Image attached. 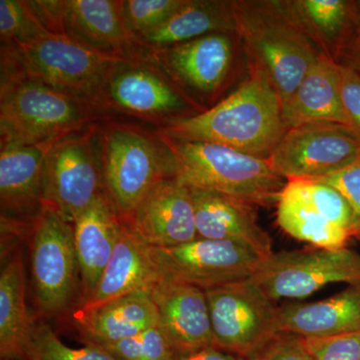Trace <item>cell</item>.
<instances>
[{
  "instance_id": "obj_5",
  "label": "cell",
  "mask_w": 360,
  "mask_h": 360,
  "mask_svg": "<svg viewBox=\"0 0 360 360\" xmlns=\"http://www.w3.org/2000/svg\"><path fill=\"white\" fill-rule=\"evenodd\" d=\"M2 79L1 143L58 141L84 124L86 113L77 97L16 75Z\"/></svg>"
},
{
  "instance_id": "obj_32",
  "label": "cell",
  "mask_w": 360,
  "mask_h": 360,
  "mask_svg": "<svg viewBox=\"0 0 360 360\" xmlns=\"http://www.w3.org/2000/svg\"><path fill=\"white\" fill-rule=\"evenodd\" d=\"M184 4V0H129L122 1L125 25L132 37L160 27Z\"/></svg>"
},
{
  "instance_id": "obj_30",
  "label": "cell",
  "mask_w": 360,
  "mask_h": 360,
  "mask_svg": "<svg viewBox=\"0 0 360 360\" xmlns=\"http://www.w3.org/2000/svg\"><path fill=\"white\" fill-rule=\"evenodd\" d=\"M51 33L32 1L0 0V35L6 45L26 44Z\"/></svg>"
},
{
  "instance_id": "obj_15",
  "label": "cell",
  "mask_w": 360,
  "mask_h": 360,
  "mask_svg": "<svg viewBox=\"0 0 360 360\" xmlns=\"http://www.w3.org/2000/svg\"><path fill=\"white\" fill-rule=\"evenodd\" d=\"M238 44L236 33H212L168 47L165 60L179 82L201 96L212 97L236 70Z\"/></svg>"
},
{
  "instance_id": "obj_24",
  "label": "cell",
  "mask_w": 360,
  "mask_h": 360,
  "mask_svg": "<svg viewBox=\"0 0 360 360\" xmlns=\"http://www.w3.org/2000/svg\"><path fill=\"white\" fill-rule=\"evenodd\" d=\"M60 26L78 44L110 53L132 37L123 20L122 1H60Z\"/></svg>"
},
{
  "instance_id": "obj_8",
  "label": "cell",
  "mask_w": 360,
  "mask_h": 360,
  "mask_svg": "<svg viewBox=\"0 0 360 360\" xmlns=\"http://www.w3.org/2000/svg\"><path fill=\"white\" fill-rule=\"evenodd\" d=\"M270 300H302L335 283H360V253L340 250L272 252L251 277Z\"/></svg>"
},
{
  "instance_id": "obj_13",
  "label": "cell",
  "mask_w": 360,
  "mask_h": 360,
  "mask_svg": "<svg viewBox=\"0 0 360 360\" xmlns=\"http://www.w3.org/2000/svg\"><path fill=\"white\" fill-rule=\"evenodd\" d=\"M124 224L151 248H174L198 238L191 188L175 177L156 184Z\"/></svg>"
},
{
  "instance_id": "obj_9",
  "label": "cell",
  "mask_w": 360,
  "mask_h": 360,
  "mask_svg": "<svg viewBox=\"0 0 360 360\" xmlns=\"http://www.w3.org/2000/svg\"><path fill=\"white\" fill-rule=\"evenodd\" d=\"M214 345L245 360L278 333L274 302L252 279L206 290Z\"/></svg>"
},
{
  "instance_id": "obj_35",
  "label": "cell",
  "mask_w": 360,
  "mask_h": 360,
  "mask_svg": "<svg viewBox=\"0 0 360 360\" xmlns=\"http://www.w3.org/2000/svg\"><path fill=\"white\" fill-rule=\"evenodd\" d=\"M340 92L347 129L360 142V73L341 63Z\"/></svg>"
},
{
  "instance_id": "obj_25",
  "label": "cell",
  "mask_w": 360,
  "mask_h": 360,
  "mask_svg": "<svg viewBox=\"0 0 360 360\" xmlns=\"http://www.w3.org/2000/svg\"><path fill=\"white\" fill-rule=\"evenodd\" d=\"M108 80L110 103L123 111L139 115L181 112L188 104L162 77L144 68L113 71Z\"/></svg>"
},
{
  "instance_id": "obj_14",
  "label": "cell",
  "mask_w": 360,
  "mask_h": 360,
  "mask_svg": "<svg viewBox=\"0 0 360 360\" xmlns=\"http://www.w3.org/2000/svg\"><path fill=\"white\" fill-rule=\"evenodd\" d=\"M149 292L160 328L179 357L215 347L205 290L162 276Z\"/></svg>"
},
{
  "instance_id": "obj_36",
  "label": "cell",
  "mask_w": 360,
  "mask_h": 360,
  "mask_svg": "<svg viewBox=\"0 0 360 360\" xmlns=\"http://www.w3.org/2000/svg\"><path fill=\"white\" fill-rule=\"evenodd\" d=\"M246 360H312L304 338L278 333Z\"/></svg>"
},
{
  "instance_id": "obj_17",
  "label": "cell",
  "mask_w": 360,
  "mask_h": 360,
  "mask_svg": "<svg viewBox=\"0 0 360 360\" xmlns=\"http://www.w3.org/2000/svg\"><path fill=\"white\" fill-rule=\"evenodd\" d=\"M162 278L150 246L122 222L120 238L112 257L91 296L80 305V311H89L122 296L139 291H150Z\"/></svg>"
},
{
  "instance_id": "obj_11",
  "label": "cell",
  "mask_w": 360,
  "mask_h": 360,
  "mask_svg": "<svg viewBox=\"0 0 360 360\" xmlns=\"http://www.w3.org/2000/svg\"><path fill=\"white\" fill-rule=\"evenodd\" d=\"M359 155L360 142L345 125L309 122L288 129L269 161L274 172L288 181L326 176Z\"/></svg>"
},
{
  "instance_id": "obj_6",
  "label": "cell",
  "mask_w": 360,
  "mask_h": 360,
  "mask_svg": "<svg viewBox=\"0 0 360 360\" xmlns=\"http://www.w3.org/2000/svg\"><path fill=\"white\" fill-rule=\"evenodd\" d=\"M103 175L108 198L127 222L156 184L174 177V161L146 135L116 127L104 139Z\"/></svg>"
},
{
  "instance_id": "obj_12",
  "label": "cell",
  "mask_w": 360,
  "mask_h": 360,
  "mask_svg": "<svg viewBox=\"0 0 360 360\" xmlns=\"http://www.w3.org/2000/svg\"><path fill=\"white\" fill-rule=\"evenodd\" d=\"M103 186L89 134L56 142L46 160L42 205L72 224L103 195Z\"/></svg>"
},
{
  "instance_id": "obj_21",
  "label": "cell",
  "mask_w": 360,
  "mask_h": 360,
  "mask_svg": "<svg viewBox=\"0 0 360 360\" xmlns=\"http://www.w3.org/2000/svg\"><path fill=\"white\" fill-rule=\"evenodd\" d=\"M293 13L322 54L340 63L360 34V0H288Z\"/></svg>"
},
{
  "instance_id": "obj_37",
  "label": "cell",
  "mask_w": 360,
  "mask_h": 360,
  "mask_svg": "<svg viewBox=\"0 0 360 360\" xmlns=\"http://www.w3.org/2000/svg\"><path fill=\"white\" fill-rule=\"evenodd\" d=\"M179 360H245L231 352H224L217 347L205 348L194 354L179 357Z\"/></svg>"
},
{
  "instance_id": "obj_22",
  "label": "cell",
  "mask_w": 360,
  "mask_h": 360,
  "mask_svg": "<svg viewBox=\"0 0 360 360\" xmlns=\"http://www.w3.org/2000/svg\"><path fill=\"white\" fill-rule=\"evenodd\" d=\"M288 129L309 122H333L347 127L340 92V63L321 54L283 105Z\"/></svg>"
},
{
  "instance_id": "obj_34",
  "label": "cell",
  "mask_w": 360,
  "mask_h": 360,
  "mask_svg": "<svg viewBox=\"0 0 360 360\" xmlns=\"http://www.w3.org/2000/svg\"><path fill=\"white\" fill-rule=\"evenodd\" d=\"M314 179L335 187L345 196L354 214V238L360 240V155L338 172Z\"/></svg>"
},
{
  "instance_id": "obj_26",
  "label": "cell",
  "mask_w": 360,
  "mask_h": 360,
  "mask_svg": "<svg viewBox=\"0 0 360 360\" xmlns=\"http://www.w3.org/2000/svg\"><path fill=\"white\" fill-rule=\"evenodd\" d=\"M236 32L233 1L184 0L160 27L137 37L149 46L168 49L212 33Z\"/></svg>"
},
{
  "instance_id": "obj_28",
  "label": "cell",
  "mask_w": 360,
  "mask_h": 360,
  "mask_svg": "<svg viewBox=\"0 0 360 360\" xmlns=\"http://www.w3.org/2000/svg\"><path fill=\"white\" fill-rule=\"evenodd\" d=\"M276 221L291 238L316 248H347L352 233L333 224L310 202L296 180H288L276 202Z\"/></svg>"
},
{
  "instance_id": "obj_7",
  "label": "cell",
  "mask_w": 360,
  "mask_h": 360,
  "mask_svg": "<svg viewBox=\"0 0 360 360\" xmlns=\"http://www.w3.org/2000/svg\"><path fill=\"white\" fill-rule=\"evenodd\" d=\"M35 300L40 311H66L82 290L72 224L53 207L42 205L30 245Z\"/></svg>"
},
{
  "instance_id": "obj_10",
  "label": "cell",
  "mask_w": 360,
  "mask_h": 360,
  "mask_svg": "<svg viewBox=\"0 0 360 360\" xmlns=\"http://www.w3.org/2000/svg\"><path fill=\"white\" fill-rule=\"evenodd\" d=\"M151 251L163 277L205 291L251 278L264 259L243 243L200 238L174 248H151Z\"/></svg>"
},
{
  "instance_id": "obj_33",
  "label": "cell",
  "mask_w": 360,
  "mask_h": 360,
  "mask_svg": "<svg viewBox=\"0 0 360 360\" xmlns=\"http://www.w3.org/2000/svg\"><path fill=\"white\" fill-rule=\"evenodd\" d=\"M304 340L312 360H360V331Z\"/></svg>"
},
{
  "instance_id": "obj_3",
  "label": "cell",
  "mask_w": 360,
  "mask_h": 360,
  "mask_svg": "<svg viewBox=\"0 0 360 360\" xmlns=\"http://www.w3.org/2000/svg\"><path fill=\"white\" fill-rule=\"evenodd\" d=\"M174 161V177L191 188L206 189L252 205L276 203L286 180L269 160L210 142L162 137Z\"/></svg>"
},
{
  "instance_id": "obj_20",
  "label": "cell",
  "mask_w": 360,
  "mask_h": 360,
  "mask_svg": "<svg viewBox=\"0 0 360 360\" xmlns=\"http://www.w3.org/2000/svg\"><path fill=\"white\" fill-rule=\"evenodd\" d=\"M75 324L85 345H110L160 326L149 291L116 298L89 311L78 310Z\"/></svg>"
},
{
  "instance_id": "obj_4",
  "label": "cell",
  "mask_w": 360,
  "mask_h": 360,
  "mask_svg": "<svg viewBox=\"0 0 360 360\" xmlns=\"http://www.w3.org/2000/svg\"><path fill=\"white\" fill-rule=\"evenodd\" d=\"M7 46L9 75L41 82L75 97L96 91L111 70L125 61L117 54L90 49L60 33Z\"/></svg>"
},
{
  "instance_id": "obj_18",
  "label": "cell",
  "mask_w": 360,
  "mask_h": 360,
  "mask_svg": "<svg viewBox=\"0 0 360 360\" xmlns=\"http://www.w3.org/2000/svg\"><path fill=\"white\" fill-rule=\"evenodd\" d=\"M277 330L304 340L360 331V283L314 302H290L277 307Z\"/></svg>"
},
{
  "instance_id": "obj_23",
  "label": "cell",
  "mask_w": 360,
  "mask_h": 360,
  "mask_svg": "<svg viewBox=\"0 0 360 360\" xmlns=\"http://www.w3.org/2000/svg\"><path fill=\"white\" fill-rule=\"evenodd\" d=\"M56 142L1 143L0 198L2 208L21 210L37 200L42 203L46 160Z\"/></svg>"
},
{
  "instance_id": "obj_39",
  "label": "cell",
  "mask_w": 360,
  "mask_h": 360,
  "mask_svg": "<svg viewBox=\"0 0 360 360\" xmlns=\"http://www.w3.org/2000/svg\"><path fill=\"white\" fill-rule=\"evenodd\" d=\"M0 360H15V359H0Z\"/></svg>"
},
{
  "instance_id": "obj_19",
  "label": "cell",
  "mask_w": 360,
  "mask_h": 360,
  "mask_svg": "<svg viewBox=\"0 0 360 360\" xmlns=\"http://www.w3.org/2000/svg\"><path fill=\"white\" fill-rule=\"evenodd\" d=\"M122 220L108 198L101 195L72 224L79 265L80 305L96 290L120 238Z\"/></svg>"
},
{
  "instance_id": "obj_27",
  "label": "cell",
  "mask_w": 360,
  "mask_h": 360,
  "mask_svg": "<svg viewBox=\"0 0 360 360\" xmlns=\"http://www.w3.org/2000/svg\"><path fill=\"white\" fill-rule=\"evenodd\" d=\"M22 252L16 251L0 274V359L26 360L33 322L26 305Z\"/></svg>"
},
{
  "instance_id": "obj_29",
  "label": "cell",
  "mask_w": 360,
  "mask_h": 360,
  "mask_svg": "<svg viewBox=\"0 0 360 360\" xmlns=\"http://www.w3.org/2000/svg\"><path fill=\"white\" fill-rule=\"evenodd\" d=\"M26 360H117L94 345L73 348L65 345L45 323L33 324Z\"/></svg>"
},
{
  "instance_id": "obj_38",
  "label": "cell",
  "mask_w": 360,
  "mask_h": 360,
  "mask_svg": "<svg viewBox=\"0 0 360 360\" xmlns=\"http://www.w3.org/2000/svg\"><path fill=\"white\" fill-rule=\"evenodd\" d=\"M340 63L360 73V34L343 52Z\"/></svg>"
},
{
  "instance_id": "obj_31",
  "label": "cell",
  "mask_w": 360,
  "mask_h": 360,
  "mask_svg": "<svg viewBox=\"0 0 360 360\" xmlns=\"http://www.w3.org/2000/svg\"><path fill=\"white\" fill-rule=\"evenodd\" d=\"M97 347V345H96ZM117 360H179L160 326L142 331L139 335L98 347Z\"/></svg>"
},
{
  "instance_id": "obj_16",
  "label": "cell",
  "mask_w": 360,
  "mask_h": 360,
  "mask_svg": "<svg viewBox=\"0 0 360 360\" xmlns=\"http://www.w3.org/2000/svg\"><path fill=\"white\" fill-rule=\"evenodd\" d=\"M191 191L198 238L243 243L264 259L274 252L269 234L258 224L255 205L217 191Z\"/></svg>"
},
{
  "instance_id": "obj_2",
  "label": "cell",
  "mask_w": 360,
  "mask_h": 360,
  "mask_svg": "<svg viewBox=\"0 0 360 360\" xmlns=\"http://www.w3.org/2000/svg\"><path fill=\"white\" fill-rule=\"evenodd\" d=\"M288 130L281 98L265 80L250 73L210 110L172 120L165 136L220 144L269 160Z\"/></svg>"
},
{
  "instance_id": "obj_1",
  "label": "cell",
  "mask_w": 360,
  "mask_h": 360,
  "mask_svg": "<svg viewBox=\"0 0 360 360\" xmlns=\"http://www.w3.org/2000/svg\"><path fill=\"white\" fill-rule=\"evenodd\" d=\"M233 6L248 70L269 84L283 106L322 53L288 0H238Z\"/></svg>"
}]
</instances>
